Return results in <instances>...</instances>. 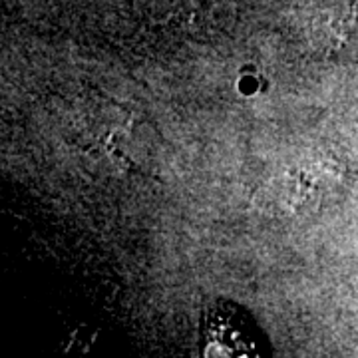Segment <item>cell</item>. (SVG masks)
Masks as SVG:
<instances>
[{"label":"cell","instance_id":"obj_1","mask_svg":"<svg viewBox=\"0 0 358 358\" xmlns=\"http://www.w3.org/2000/svg\"><path fill=\"white\" fill-rule=\"evenodd\" d=\"M205 357H261L263 334L235 305H217L203 317Z\"/></svg>","mask_w":358,"mask_h":358}]
</instances>
